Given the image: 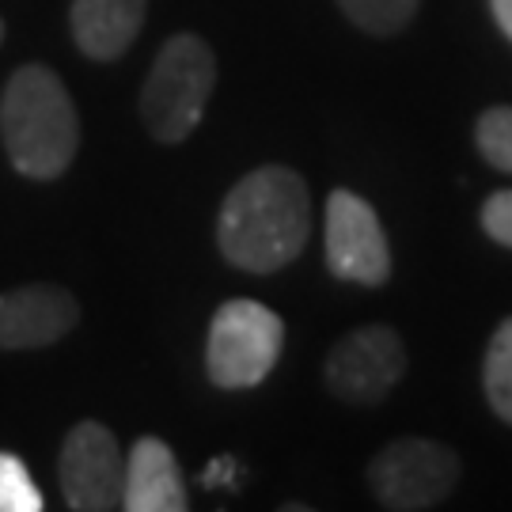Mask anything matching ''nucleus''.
Returning a JSON list of instances; mask_svg holds the SVG:
<instances>
[{
	"label": "nucleus",
	"mask_w": 512,
	"mask_h": 512,
	"mask_svg": "<svg viewBox=\"0 0 512 512\" xmlns=\"http://www.w3.org/2000/svg\"><path fill=\"white\" fill-rule=\"evenodd\" d=\"M482 387H486V403L497 418L512 425V315L501 319L494 330L490 346H486V361H482Z\"/></svg>",
	"instance_id": "nucleus-12"
},
{
	"label": "nucleus",
	"mask_w": 512,
	"mask_h": 512,
	"mask_svg": "<svg viewBox=\"0 0 512 512\" xmlns=\"http://www.w3.org/2000/svg\"><path fill=\"white\" fill-rule=\"evenodd\" d=\"M459 456L429 437H399L368 463V490L391 512H425L444 505L459 486Z\"/></svg>",
	"instance_id": "nucleus-5"
},
{
	"label": "nucleus",
	"mask_w": 512,
	"mask_h": 512,
	"mask_svg": "<svg viewBox=\"0 0 512 512\" xmlns=\"http://www.w3.org/2000/svg\"><path fill=\"white\" fill-rule=\"evenodd\" d=\"M122 509L129 512H183L190 509L179 459L160 437H137L126 456Z\"/></svg>",
	"instance_id": "nucleus-10"
},
{
	"label": "nucleus",
	"mask_w": 512,
	"mask_h": 512,
	"mask_svg": "<svg viewBox=\"0 0 512 512\" xmlns=\"http://www.w3.org/2000/svg\"><path fill=\"white\" fill-rule=\"evenodd\" d=\"M334 399L349 406H376L406 376V346L391 327H357L338 338L323 365Z\"/></svg>",
	"instance_id": "nucleus-6"
},
{
	"label": "nucleus",
	"mask_w": 512,
	"mask_h": 512,
	"mask_svg": "<svg viewBox=\"0 0 512 512\" xmlns=\"http://www.w3.org/2000/svg\"><path fill=\"white\" fill-rule=\"evenodd\" d=\"M311 236L308 183L285 164L247 171L220 205V255L243 274H277L300 258Z\"/></svg>",
	"instance_id": "nucleus-1"
},
{
	"label": "nucleus",
	"mask_w": 512,
	"mask_h": 512,
	"mask_svg": "<svg viewBox=\"0 0 512 512\" xmlns=\"http://www.w3.org/2000/svg\"><path fill=\"white\" fill-rule=\"evenodd\" d=\"M327 270L349 285H384L391 277V247L380 224V213L349 190H334L327 198Z\"/></svg>",
	"instance_id": "nucleus-8"
},
{
	"label": "nucleus",
	"mask_w": 512,
	"mask_h": 512,
	"mask_svg": "<svg viewBox=\"0 0 512 512\" xmlns=\"http://www.w3.org/2000/svg\"><path fill=\"white\" fill-rule=\"evenodd\" d=\"M281 346L285 323L274 308L258 300H228L209 323L205 372L224 391H247L274 372Z\"/></svg>",
	"instance_id": "nucleus-4"
},
{
	"label": "nucleus",
	"mask_w": 512,
	"mask_h": 512,
	"mask_svg": "<svg viewBox=\"0 0 512 512\" xmlns=\"http://www.w3.org/2000/svg\"><path fill=\"white\" fill-rule=\"evenodd\" d=\"M148 0H73L69 27L76 50L92 61H118L145 27Z\"/></svg>",
	"instance_id": "nucleus-11"
},
{
	"label": "nucleus",
	"mask_w": 512,
	"mask_h": 512,
	"mask_svg": "<svg viewBox=\"0 0 512 512\" xmlns=\"http://www.w3.org/2000/svg\"><path fill=\"white\" fill-rule=\"evenodd\" d=\"M0 141L19 175L61 179L80 148V118L69 88L46 65H19L0 95Z\"/></svg>",
	"instance_id": "nucleus-2"
},
{
	"label": "nucleus",
	"mask_w": 512,
	"mask_h": 512,
	"mask_svg": "<svg viewBox=\"0 0 512 512\" xmlns=\"http://www.w3.org/2000/svg\"><path fill=\"white\" fill-rule=\"evenodd\" d=\"M217 84V57L198 35H175L160 46L141 88V122L160 145H179L202 126Z\"/></svg>",
	"instance_id": "nucleus-3"
},
{
	"label": "nucleus",
	"mask_w": 512,
	"mask_h": 512,
	"mask_svg": "<svg viewBox=\"0 0 512 512\" xmlns=\"http://www.w3.org/2000/svg\"><path fill=\"white\" fill-rule=\"evenodd\" d=\"M42 490L27 471V463L12 452H0V512H42Z\"/></svg>",
	"instance_id": "nucleus-15"
},
{
	"label": "nucleus",
	"mask_w": 512,
	"mask_h": 512,
	"mask_svg": "<svg viewBox=\"0 0 512 512\" xmlns=\"http://www.w3.org/2000/svg\"><path fill=\"white\" fill-rule=\"evenodd\" d=\"M80 304L69 289L50 281H31L0 293V349H42L73 334Z\"/></svg>",
	"instance_id": "nucleus-9"
},
{
	"label": "nucleus",
	"mask_w": 512,
	"mask_h": 512,
	"mask_svg": "<svg viewBox=\"0 0 512 512\" xmlns=\"http://www.w3.org/2000/svg\"><path fill=\"white\" fill-rule=\"evenodd\" d=\"M490 12H494L497 27L505 31V38L512 42V0H490Z\"/></svg>",
	"instance_id": "nucleus-18"
},
{
	"label": "nucleus",
	"mask_w": 512,
	"mask_h": 512,
	"mask_svg": "<svg viewBox=\"0 0 512 512\" xmlns=\"http://www.w3.org/2000/svg\"><path fill=\"white\" fill-rule=\"evenodd\" d=\"M475 145L486 164L512 175V107H490L478 114Z\"/></svg>",
	"instance_id": "nucleus-14"
},
{
	"label": "nucleus",
	"mask_w": 512,
	"mask_h": 512,
	"mask_svg": "<svg viewBox=\"0 0 512 512\" xmlns=\"http://www.w3.org/2000/svg\"><path fill=\"white\" fill-rule=\"evenodd\" d=\"M478 220H482V232H486V236L512 251V190H494V194L482 202Z\"/></svg>",
	"instance_id": "nucleus-16"
},
{
	"label": "nucleus",
	"mask_w": 512,
	"mask_h": 512,
	"mask_svg": "<svg viewBox=\"0 0 512 512\" xmlns=\"http://www.w3.org/2000/svg\"><path fill=\"white\" fill-rule=\"evenodd\" d=\"M57 482L65 505L76 512L122 509L126 490V456L118 437L99 421H80L69 429L57 459Z\"/></svg>",
	"instance_id": "nucleus-7"
},
{
	"label": "nucleus",
	"mask_w": 512,
	"mask_h": 512,
	"mask_svg": "<svg viewBox=\"0 0 512 512\" xmlns=\"http://www.w3.org/2000/svg\"><path fill=\"white\" fill-rule=\"evenodd\" d=\"M418 4L421 0H338L349 23L376 38L399 35L406 23L418 16Z\"/></svg>",
	"instance_id": "nucleus-13"
},
{
	"label": "nucleus",
	"mask_w": 512,
	"mask_h": 512,
	"mask_svg": "<svg viewBox=\"0 0 512 512\" xmlns=\"http://www.w3.org/2000/svg\"><path fill=\"white\" fill-rule=\"evenodd\" d=\"M232 475H236V463H232V459H213L202 482L205 486H220V482H232Z\"/></svg>",
	"instance_id": "nucleus-17"
},
{
	"label": "nucleus",
	"mask_w": 512,
	"mask_h": 512,
	"mask_svg": "<svg viewBox=\"0 0 512 512\" xmlns=\"http://www.w3.org/2000/svg\"><path fill=\"white\" fill-rule=\"evenodd\" d=\"M0 42H4V19H0Z\"/></svg>",
	"instance_id": "nucleus-19"
}]
</instances>
